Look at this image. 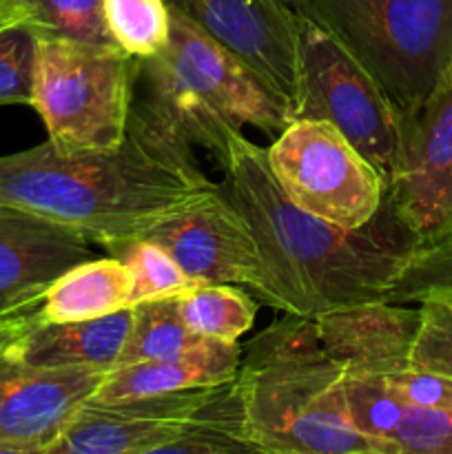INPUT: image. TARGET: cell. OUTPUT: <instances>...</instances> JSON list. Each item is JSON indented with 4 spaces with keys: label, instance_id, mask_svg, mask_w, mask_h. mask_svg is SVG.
I'll return each instance as SVG.
<instances>
[{
    "label": "cell",
    "instance_id": "1",
    "mask_svg": "<svg viewBox=\"0 0 452 454\" xmlns=\"http://www.w3.org/2000/svg\"><path fill=\"white\" fill-rule=\"evenodd\" d=\"M220 167L217 184L246 217L264 266L257 301L301 317L386 301L419 242L388 195L366 226L344 229L291 202L270 173L266 149L242 131L230 136Z\"/></svg>",
    "mask_w": 452,
    "mask_h": 454
},
{
    "label": "cell",
    "instance_id": "2",
    "mask_svg": "<svg viewBox=\"0 0 452 454\" xmlns=\"http://www.w3.org/2000/svg\"><path fill=\"white\" fill-rule=\"evenodd\" d=\"M211 184L195 182L131 133L109 151L60 153L47 140L0 155V204L71 226L106 251L144 238Z\"/></svg>",
    "mask_w": 452,
    "mask_h": 454
},
{
    "label": "cell",
    "instance_id": "3",
    "mask_svg": "<svg viewBox=\"0 0 452 454\" xmlns=\"http://www.w3.org/2000/svg\"><path fill=\"white\" fill-rule=\"evenodd\" d=\"M344 375L313 317L284 313L242 344L235 386L255 450L381 454L350 424Z\"/></svg>",
    "mask_w": 452,
    "mask_h": 454
},
{
    "label": "cell",
    "instance_id": "4",
    "mask_svg": "<svg viewBox=\"0 0 452 454\" xmlns=\"http://www.w3.org/2000/svg\"><path fill=\"white\" fill-rule=\"evenodd\" d=\"M410 115L452 71V0H291Z\"/></svg>",
    "mask_w": 452,
    "mask_h": 454
},
{
    "label": "cell",
    "instance_id": "5",
    "mask_svg": "<svg viewBox=\"0 0 452 454\" xmlns=\"http://www.w3.org/2000/svg\"><path fill=\"white\" fill-rule=\"evenodd\" d=\"M133 75L136 56L118 44L38 38L29 106L43 118L53 149L91 153L122 145Z\"/></svg>",
    "mask_w": 452,
    "mask_h": 454
},
{
    "label": "cell",
    "instance_id": "6",
    "mask_svg": "<svg viewBox=\"0 0 452 454\" xmlns=\"http://www.w3.org/2000/svg\"><path fill=\"white\" fill-rule=\"evenodd\" d=\"M292 115L326 120L388 182L401 145V115L372 75L326 31L300 16V91Z\"/></svg>",
    "mask_w": 452,
    "mask_h": 454
},
{
    "label": "cell",
    "instance_id": "7",
    "mask_svg": "<svg viewBox=\"0 0 452 454\" xmlns=\"http://www.w3.org/2000/svg\"><path fill=\"white\" fill-rule=\"evenodd\" d=\"M266 160L291 202L344 229L366 226L384 204V176L326 120H292Z\"/></svg>",
    "mask_w": 452,
    "mask_h": 454
},
{
    "label": "cell",
    "instance_id": "8",
    "mask_svg": "<svg viewBox=\"0 0 452 454\" xmlns=\"http://www.w3.org/2000/svg\"><path fill=\"white\" fill-rule=\"evenodd\" d=\"M230 127L207 102L186 89L162 51L136 58L127 133L168 160L195 182H211L199 168L195 149H204L217 164L226 158Z\"/></svg>",
    "mask_w": 452,
    "mask_h": 454
},
{
    "label": "cell",
    "instance_id": "9",
    "mask_svg": "<svg viewBox=\"0 0 452 454\" xmlns=\"http://www.w3.org/2000/svg\"><path fill=\"white\" fill-rule=\"evenodd\" d=\"M144 239L162 247L195 284H235L255 297L264 286L251 226L217 182L168 213L146 231Z\"/></svg>",
    "mask_w": 452,
    "mask_h": 454
},
{
    "label": "cell",
    "instance_id": "10",
    "mask_svg": "<svg viewBox=\"0 0 452 454\" xmlns=\"http://www.w3.org/2000/svg\"><path fill=\"white\" fill-rule=\"evenodd\" d=\"M164 3L239 58L292 111L300 91V13L291 0Z\"/></svg>",
    "mask_w": 452,
    "mask_h": 454
},
{
    "label": "cell",
    "instance_id": "11",
    "mask_svg": "<svg viewBox=\"0 0 452 454\" xmlns=\"http://www.w3.org/2000/svg\"><path fill=\"white\" fill-rule=\"evenodd\" d=\"M386 195L419 242L452 220V71L415 114L401 118Z\"/></svg>",
    "mask_w": 452,
    "mask_h": 454
},
{
    "label": "cell",
    "instance_id": "12",
    "mask_svg": "<svg viewBox=\"0 0 452 454\" xmlns=\"http://www.w3.org/2000/svg\"><path fill=\"white\" fill-rule=\"evenodd\" d=\"M162 56L193 96L239 131L255 127L279 136L295 120L284 98L266 87L229 49L175 12H171V34Z\"/></svg>",
    "mask_w": 452,
    "mask_h": 454
},
{
    "label": "cell",
    "instance_id": "13",
    "mask_svg": "<svg viewBox=\"0 0 452 454\" xmlns=\"http://www.w3.org/2000/svg\"><path fill=\"white\" fill-rule=\"evenodd\" d=\"M9 337L0 341V454H47L106 372L35 366L9 348Z\"/></svg>",
    "mask_w": 452,
    "mask_h": 454
},
{
    "label": "cell",
    "instance_id": "14",
    "mask_svg": "<svg viewBox=\"0 0 452 454\" xmlns=\"http://www.w3.org/2000/svg\"><path fill=\"white\" fill-rule=\"evenodd\" d=\"M215 390L217 386H207L118 402L89 399L47 454H160Z\"/></svg>",
    "mask_w": 452,
    "mask_h": 454
},
{
    "label": "cell",
    "instance_id": "15",
    "mask_svg": "<svg viewBox=\"0 0 452 454\" xmlns=\"http://www.w3.org/2000/svg\"><path fill=\"white\" fill-rule=\"evenodd\" d=\"M89 244L71 226L0 204V317L29 313L62 273L96 257Z\"/></svg>",
    "mask_w": 452,
    "mask_h": 454
},
{
    "label": "cell",
    "instance_id": "16",
    "mask_svg": "<svg viewBox=\"0 0 452 454\" xmlns=\"http://www.w3.org/2000/svg\"><path fill=\"white\" fill-rule=\"evenodd\" d=\"M133 322L131 309L80 322H35L29 313L18 315L9 348L25 362L49 368H115Z\"/></svg>",
    "mask_w": 452,
    "mask_h": 454
},
{
    "label": "cell",
    "instance_id": "17",
    "mask_svg": "<svg viewBox=\"0 0 452 454\" xmlns=\"http://www.w3.org/2000/svg\"><path fill=\"white\" fill-rule=\"evenodd\" d=\"M313 319L323 344L344 366H370L388 372L410 364L419 324L417 309L375 301Z\"/></svg>",
    "mask_w": 452,
    "mask_h": 454
},
{
    "label": "cell",
    "instance_id": "18",
    "mask_svg": "<svg viewBox=\"0 0 452 454\" xmlns=\"http://www.w3.org/2000/svg\"><path fill=\"white\" fill-rule=\"evenodd\" d=\"M242 362L239 341L204 340L175 357L113 368L91 399L118 402L127 397L207 388L235 380Z\"/></svg>",
    "mask_w": 452,
    "mask_h": 454
},
{
    "label": "cell",
    "instance_id": "19",
    "mask_svg": "<svg viewBox=\"0 0 452 454\" xmlns=\"http://www.w3.org/2000/svg\"><path fill=\"white\" fill-rule=\"evenodd\" d=\"M133 275L118 257H93L71 266L29 310L35 322H80L131 309Z\"/></svg>",
    "mask_w": 452,
    "mask_h": 454
},
{
    "label": "cell",
    "instance_id": "20",
    "mask_svg": "<svg viewBox=\"0 0 452 454\" xmlns=\"http://www.w3.org/2000/svg\"><path fill=\"white\" fill-rule=\"evenodd\" d=\"M171 454L257 452L246 433L244 406L235 380L217 386L215 395L182 424L180 433L164 448Z\"/></svg>",
    "mask_w": 452,
    "mask_h": 454
},
{
    "label": "cell",
    "instance_id": "21",
    "mask_svg": "<svg viewBox=\"0 0 452 454\" xmlns=\"http://www.w3.org/2000/svg\"><path fill=\"white\" fill-rule=\"evenodd\" d=\"M177 309L202 340L239 341L255 324L260 301L235 284H198L177 295Z\"/></svg>",
    "mask_w": 452,
    "mask_h": 454
},
{
    "label": "cell",
    "instance_id": "22",
    "mask_svg": "<svg viewBox=\"0 0 452 454\" xmlns=\"http://www.w3.org/2000/svg\"><path fill=\"white\" fill-rule=\"evenodd\" d=\"M199 341L202 337L189 331L182 319L177 297L140 301L133 306V322L115 368L175 357Z\"/></svg>",
    "mask_w": 452,
    "mask_h": 454
},
{
    "label": "cell",
    "instance_id": "23",
    "mask_svg": "<svg viewBox=\"0 0 452 454\" xmlns=\"http://www.w3.org/2000/svg\"><path fill=\"white\" fill-rule=\"evenodd\" d=\"M344 393L353 428L381 454H394L390 434L406 403L388 386L386 372L370 366H346Z\"/></svg>",
    "mask_w": 452,
    "mask_h": 454
},
{
    "label": "cell",
    "instance_id": "24",
    "mask_svg": "<svg viewBox=\"0 0 452 454\" xmlns=\"http://www.w3.org/2000/svg\"><path fill=\"white\" fill-rule=\"evenodd\" d=\"M16 9L20 25L29 27L38 38L115 44L102 0H16Z\"/></svg>",
    "mask_w": 452,
    "mask_h": 454
},
{
    "label": "cell",
    "instance_id": "25",
    "mask_svg": "<svg viewBox=\"0 0 452 454\" xmlns=\"http://www.w3.org/2000/svg\"><path fill=\"white\" fill-rule=\"evenodd\" d=\"M452 291V220L417 242L386 304H417L434 293Z\"/></svg>",
    "mask_w": 452,
    "mask_h": 454
},
{
    "label": "cell",
    "instance_id": "26",
    "mask_svg": "<svg viewBox=\"0 0 452 454\" xmlns=\"http://www.w3.org/2000/svg\"><path fill=\"white\" fill-rule=\"evenodd\" d=\"M115 44L136 58L162 51L171 34V12L164 0H102Z\"/></svg>",
    "mask_w": 452,
    "mask_h": 454
},
{
    "label": "cell",
    "instance_id": "27",
    "mask_svg": "<svg viewBox=\"0 0 452 454\" xmlns=\"http://www.w3.org/2000/svg\"><path fill=\"white\" fill-rule=\"evenodd\" d=\"M109 255L122 260L133 275V291L129 306L149 300H162V297H177L198 286L180 269V264L151 239H133V242L109 251Z\"/></svg>",
    "mask_w": 452,
    "mask_h": 454
},
{
    "label": "cell",
    "instance_id": "28",
    "mask_svg": "<svg viewBox=\"0 0 452 454\" xmlns=\"http://www.w3.org/2000/svg\"><path fill=\"white\" fill-rule=\"evenodd\" d=\"M419 324L410 348V364L452 377V291L417 301Z\"/></svg>",
    "mask_w": 452,
    "mask_h": 454
},
{
    "label": "cell",
    "instance_id": "29",
    "mask_svg": "<svg viewBox=\"0 0 452 454\" xmlns=\"http://www.w3.org/2000/svg\"><path fill=\"white\" fill-rule=\"evenodd\" d=\"M38 38L27 25L0 29V106L31 105Z\"/></svg>",
    "mask_w": 452,
    "mask_h": 454
},
{
    "label": "cell",
    "instance_id": "30",
    "mask_svg": "<svg viewBox=\"0 0 452 454\" xmlns=\"http://www.w3.org/2000/svg\"><path fill=\"white\" fill-rule=\"evenodd\" d=\"M394 454H452V411L403 406L390 434Z\"/></svg>",
    "mask_w": 452,
    "mask_h": 454
},
{
    "label": "cell",
    "instance_id": "31",
    "mask_svg": "<svg viewBox=\"0 0 452 454\" xmlns=\"http://www.w3.org/2000/svg\"><path fill=\"white\" fill-rule=\"evenodd\" d=\"M388 386L408 406L452 411V377L406 364L386 372Z\"/></svg>",
    "mask_w": 452,
    "mask_h": 454
},
{
    "label": "cell",
    "instance_id": "32",
    "mask_svg": "<svg viewBox=\"0 0 452 454\" xmlns=\"http://www.w3.org/2000/svg\"><path fill=\"white\" fill-rule=\"evenodd\" d=\"M12 25H20L16 0H0V29Z\"/></svg>",
    "mask_w": 452,
    "mask_h": 454
},
{
    "label": "cell",
    "instance_id": "33",
    "mask_svg": "<svg viewBox=\"0 0 452 454\" xmlns=\"http://www.w3.org/2000/svg\"><path fill=\"white\" fill-rule=\"evenodd\" d=\"M18 326V315L16 317H0V341L7 340L9 335H13Z\"/></svg>",
    "mask_w": 452,
    "mask_h": 454
}]
</instances>
